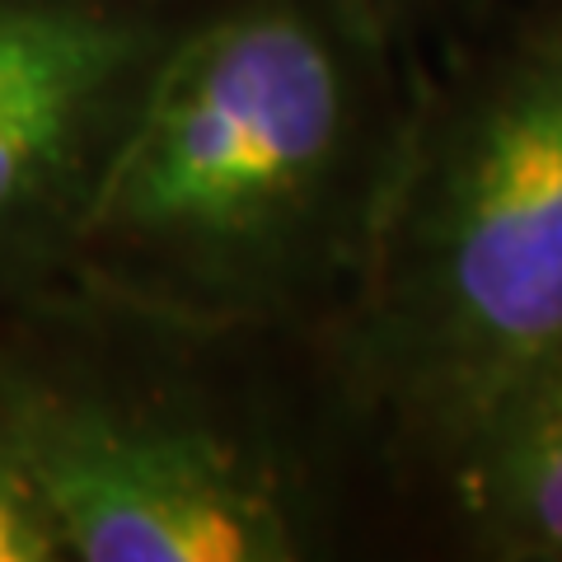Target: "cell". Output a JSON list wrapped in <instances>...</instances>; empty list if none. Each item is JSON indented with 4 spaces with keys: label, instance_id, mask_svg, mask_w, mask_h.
Here are the masks:
<instances>
[{
    "label": "cell",
    "instance_id": "1",
    "mask_svg": "<svg viewBox=\"0 0 562 562\" xmlns=\"http://www.w3.org/2000/svg\"><path fill=\"white\" fill-rule=\"evenodd\" d=\"M408 113L371 0H221L140 85L70 281L179 328L295 319L357 277Z\"/></svg>",
    "mask_w": 562,
    "mask_h": 562
},
{
    "label": "cell",
    "instance_id": "3",
    "mask_svg": "<svg viewBox=\"0 0 562 562\" xmlns=\"http://www.w3.org/2000/svg\"><path fill=\"white\" fill-rule=\"evenodd\" d=\"M0 422L61 558L286 562L301 553L277 473L239 441L90 390L5 338Z\"/></svg>",
    "mask_w": 562,
    "mask_h": 562
},
{
    "label": "cell",
    "instance_id": "4",
    "mask_svg": "<svg viewBox=\"0 0 562 562\" xmlns=\"http://www.w3.org/2000/svg\"><path fill=\"white\" fill-rule=\"evenodd\" d=\"M173 29L146 0H0V314L70 281L99 169Z\"/></svg>",
    "mask_w": 562,
    "mask_h": 562
},
{
    "label": "cell",
    "instance_id": "7",
    "mask_svg": "<svg viewBox=\"0 0 562 562\" xmlns=\"http://www.w3.org/2000/svg\"><path fill=\"white\" fill-rule=\"evenodd\" d=\"M371 5L380 14H390V10H413V5H422V0H371Z\"/></svg>",
    "mask_w": 562,
    "mask_h": 562
},
{
    "label": "cell",
    "instance_id": "2",
    "mask_svg": "<svg viewBox=\"0 0 562 562\" xmlns=\"http://www.w3.org/2000/svg\"><path fill=\"white\" fill-rule=\"evenodd\" d=\"M347 291L361 390L446 454L562 347V0L413 103Z\"/></svg>",
    "mask_w": 562,
    "mask_h": 562
},
{
    "label": "cell",
    "instance_id": "6",
    "mask_svg": "<svg viewBox=\"0 0 562 562\" xmlns=\"http://www.w3.org/2000/svg\"><path fill=\"white\" fill-rule=\"evenodd\" d=\"M0 562H61V543L14 460L5 422H0Z\"/></svg>",
    "mask_w": 562,
    "mask_h": 562
},
{
    "label": "cell",
    "instance_id": "5",
    "mask_svg": "<svg viewBox=\"0 0 562 562\" xmlns=\"http://www.w3.org/2000/svg\"><path fill=\"white\" fill-rule=\"evenodd\" d=\"M450 460L483 543L562 562V347L492 403Z\"/></svg>",
    "mask_w": 562,
    "mask_h": 562
}]
</instances>
